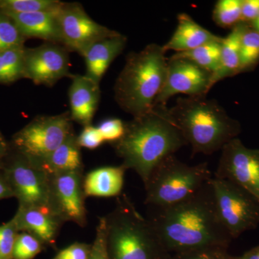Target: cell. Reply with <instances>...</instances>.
<instances>
[{
	"mask_svg": "<svg viewBox=\"0 0 259 259\" xmlns=\"http://www.w3.org/2000/svg\"><path fill=\"white\" fill-rule=\"evenodd\" d=\"M14 197L13 190L10 187L9 182L7 180L4 172L0 168V200L1 199Z\"/></svg>",
	"mask_w": 259,
	"mask_h": 259,
	"instance_id": "8d00e7d4",
	"label": "cell"
},
{
	"mask_svg": "<svg viewBox=\"0 0 259 259\" xmlns=\"http://www.w3.org/2000/svg\"><path fill=\"white\" fill-rule=\"evenodd\" d=\"M45 245L26 232H20L13 248V259H33L45 249Z\"/></svg>",
	"mask_w": 259,
	"mask_h": 259,
	"instance_id": "f1b7e54d",
	"label": "cell"
},
{
	"mask_svg": "<svg viewBox=\"0 0 259 259\" xmlns=\"http://www.w3.org/2000/svg\"><path fill=\"white\" fill-rule=\"evenodd\" d=\"M69 97L71 121L86 127L92 125L100 100V83L86 75H71Z\"/></svg>",
	"mask_w": 259,
	"mask_h": 259,
	"instance_id": "2e32d148",
	"label": "cell"
},
{
	"mask_svg": "<svg viewBox=\"0 0 259 259\" xmlns=\"http://www.w3.org/2000/svg\"><path fill=\"white\" fill-rule=\"evenodd\" d=\"M62 45L47 42L25 49L24 78L36 84L51 87L65 76H70L69 56Z\"/></svg>",
	"mask_w": 259,
	"mask_h": 259,
	"instance_id": "5bb4252c",
	"label": "cell"
},
{
	"mask_svg": "<svg viewBox=\"0 0 259 259\" xmlns=\"http://www.w3.org/2000/svg\"><path fill=\"white\" fill-rule=\"evenodd\" d=\"M90 259H110L107 254L105 218H100Z\"/></svg>",
	"mask_w": 259,
	"mask_h": 259,
	"instance_id": "d6a6232c",
	"label": "cell"
},
{
	"mask_svg": "<svg viewBox=\"0 0 259 259\" xmlns=\"http://www.w3.org/2000/svg\"><path fill=\"white\" fill-rule=\"evenodd\" d=\"M105 218L110 259H170L149 219L125 194L117 197L115 208Z\"/></svg>",
	"mask_w": 259,
	"mask_h": 259,
	"instance_id": "5b68a950",
	"label": "cell"
},
{
	"mask_svg": "<svg viewBox=\"0 0 259 259\" xmlns=\"http://www.w3.org/2000/svg\"><path fill=\"white\" fill-rule=\"evenodd\" d=\"M259 15V0H242L241 23L250 25Z\"/></svg>",
	"mask_w": 259,
	"mask_h": 259,
	"instance_id": "d590c367",
	"label": "cell"
},
{
	"mask_svg": "<svg viewBox=\"0 0 259 259\" xmlns=\"http://www.w3.org/2000/svg\"><path fill=\"white\" fill-rule=\"evenodd\" d=\"M0 168L18 200L19 207H37L54 212L50 176L47 172L15 150L13 154L9 151L0 160Z\"/></svg>",
	"mask_w": 259,
	"mask_h": 259,
	"instance_id": "52a82bcc",
	"label": "cell"
},
{
	"mask_svg": "<svg viewBox=\"0 0 259 259\" xmlns=\"http://www.w3.org/2000/svg\"><path fill=\"white\" fill-rule=\"evenodd\" d=\"M58 9L30 13H4L11 18L25 37H37L47 42L61 44Z\"/></svg>",
	"mask_w": 259,
	"mask_h": 259,
	"instance_id": "ac0fdd59",
	"label": "cell"
},
{
	"mask_svg": "<svg viewBox=\"0 0 259 259\" xmlns=\"http://www.w3.org/2000/svg\"><path fill=\"white\" fill-rule=\"evenodd\" d=\"M212 177L207 162L190 166L171 155L154 168L145 184V204L157 209L180 203L197 193Z\"/></svg>",
	"mask_w": 259,
	"mask_h": 259,
	"instance_id": "8992f818",
	"label": "cell"
},
{
	"mask_svg": "<svg viewBox=\"0 0 259 259\" xmlns=\"http://www.w3.org/2000/svg\"><path fill=\"white\" fill-rule=\"evenodd\" d=\"M77 142L81 148L93 150L100 147L105 141L97 127L90 125L83 127V131L77 136Z\"/></svg>",
	"mask_w": 259,
	"mask_h": 259,
	"instance_id": "e575fe53",
	"label": "cell"
},
{
	"mask_svg": "<svg viewBox=\"0 0 259 259\" xmlns=\"http://www.w3.org/2000/svg\"><path fill=\"white\" fill-rule=\"evenodd\" d=\"M72 129L69 112L38 116L15 134L13 148L31 161H39L59 147Z\"/></svg>",
	"mask_w": 259,
	"mask_h": 259,
	"instance_id": "9c48e42d",
	"label": "cell"
},
{
	"mask_svg": "<svg viewBox=\"0 0 259 259\" xmlns=\"http://www.w3.org/2000/svg\"><path fill=\"white\" fill-rule=\"evenodd\" d=\"M126 44L127 37L120 33L91 44L80 54L86 64L85 75L100 83L112 61L125 49Z\"/></svg>",
	"mask_w": 259,
	"mask_h": 259,
	"instance_id": "e0dca14e",
	"label": "cell"
},
{
	"mask_svg": "<svg viewBox=\"0 0 259 259\" xmlns=\"http://www.w3.org/2000/svg\"><path fill=\"white\" fill-rule=\"evenodd\" d=\"M250 26L259 32V15L258 18L255 19L254 21L250 24Z\"/></svg>",
	"mask_w": 259,
	"mask_h": 259,
	"instance_id": "ab89813d",
	"label": "cell"
},
{
	"mask_svg": "<svg viewBox=\"0 0 259 259\" xmlns=\"http://www.w3.org/2000/svg\"><path fill=\"white\" fill-rule=\"evenodd\" d=\"M25 38L11 18L0 12V52L23 47Z\"/></svg>",
	"mask_w": 259,
	"mask_h": 259,
	"instance_id": "83f0119b",
	"label": "cell"
},
{
	"mask_svg": "<svg viewBox=\"0 0 259 259\" xmlns=\"http://www.w3.org/2000/svg\"><path fill=\"white\" fill-rule=\"evenodd\" d=\"M259 63V32L248 25L240 45V73L253 71Z\"/></svg>",
	"mask_w": 259,
	"mask_h": 259,
	"instance_id": "d4e9b609",
	"label": "cell"
},
{
	"mask_svg": "<svg viewBox=\"0 0 259 259\" xmlns=\"http://www.w3.org/2000/svg\"><path fill=\"white\" fill-rule=\"evenodd\" d=\"M241 256L243 259H259V245L248 250Z\"/></svg>",
	"mask_w": 259,
	"mask_h": 259,
	"instance_id": "f35d334b",
	"label": "cell"
},
{
	"mask_svg": "<svg viewBox=\"0 0 259 259\" xmlns=\"http://www.w3.org/2000/svg\"><path fill=\"white\" fill-rule=\"evenodd\" d=\"M97 127L105 142L113 144L123 136L125 123L120 119L110 118L102 121Z\"/></svg>",
	"mask_w": 259,
	"mask_h": 259,
	"instance_id": "1f68e13d",
	"label": "cell"
},
{
	"mask_svg": "<svg viewBox=\"0 0 259 259\" xmlns=\"http://www.w3.org/2000/svg\"><path fill=\"white\" fill-rule=\"evenodd\" d=\"M228 248L223 247H207L173 253L170 259H231Z\"/></svg>",
	"mask_w": 259,
	"mask_h": 259,
	"instance_id": "f546056e",
	"label": "cell"
},
{
	"mask_svg": "<svg viewBox=\"0 0 259 259\" xmlns=\"http://www.w3.org/2000/svg\"><path fill=\"white\" fill-rule=\"evenodd\" d=\"M49 176L53 212L64 223L72 222L80 227L86 226L83 171L62 172Z\"/></svg>",
	"mask_w": 259,
	"mask_h": 259,
	"instance_id": "4fadbf2b",
	"label": "cell"
},
{
	"mask_svg": "<svg viewBox=\"0 0 259 259\" xmlns=\"http://www.w3.org/2000/svg\"><path fill=\"white\" fill-rule=\"evenodd\" d=\"M248 25V24L240 23L231 29V32L226 37H223L219 66L212 75V87L221 80L241 74L240 45L242 35Z\"/></svg>",
	"mask_w": 259,
	"mask_h": 259,
	"instance_id": "7402d4cb",
	"label": "cell"
},
{
	"mask_svg": "<svg viewBox=\"0 0 259 259\" xmlns=\"http://www.w3.org/2000/svg\"><path fill=\"white\" fill-rule=\"evenodd\" d=\"M25 51L23 47L0 52V83L14 82L24 78Z\"/></svg>",
	"mask_w": 259,
	"mask_h": 259,
	"instance_id": "cb8c5ba5",
	"label": "cell"
},
{
	"mask_svg": "<svg viewBox=\"0 0 259 259\" xmlns=\"http://www.w3.org/2000/svg\"><path fill=\"white\" fill-rule=\"evenodd\" d=\"M19 232H26L37 238L45 247L54 246L64 222L48 209L18 207L13 218Z\"/></svg>",
	"mask_w": 259,
	"mask_h": 259,
	"instance_id": "9a60e30c",
	"label": "cell"
},
{
	"mask_svg": "<svg viewBox=\"0 0 259 259\" xmlns=\"http://www.w3.org/2000/svg\"><path fill=\"white\" fill-rule=\"evenodd\" d=\"M9 151V146H8L6 140L5 139L4 136L0 132V160L4 158Z\"/></svg>",
	"mask_w": 259,
	"mask_h": 259,
	"instance_id": "74e56055",
	"label": "cell"
},
{
	"mask_svg": "<svg viewBox=\"0 0 259 259\" xmlns=\"http://www.w3.org/2000/svg\"><path fill=\"white\" fill-rule=\"evenodd\" d=\"M223 39V37L219 41L209 42L186 52L176 53L171 56L191 61L213 75L219 66Z\"/></svg>",
	"mask_w": 259,
	"mask_h": 259,
	"instance_id": "603a6c76",
	"label": "cell"
},
{
	"mask_svg": "<svg viewBox=\"0 0 259 259\" xmlns=\"http://www.w3.org/2000/svg\"><path fill=\"white\" fill-rule=\"evenodd\" d=\"M212 74L191 61L181 58L167 59L166 81L155 105H166L177 95L187 97L207 96L212 88Z\"/></svg>",
	"mask_w": 259,
	"mask_h": 259,
	"instance_id": "7c38bea8",
	"label": "cell"
},
{
	"mask_svg": "<svg viewBox=\"0 0 259 259\" xmlns=\"http://www.w3.org/2000/svg\"><path fill=\"white\" fill-rule=\"evenodd\" d=\"M0 259H2V258H1V255H0Z\"/></svg>",
	"mask_w": 259,
	"mask_h": 259,
	"instance_id": "b9f144b4",
	"label": "cell"
},
{
	"mask_svg": "<svg viewBox=\"0 0 259 259\" xmlns=\"http://www.w3.org/2000/svg\"><path fill=\"white\" fill-rule=\"evenodd\" d=\"M231 259H243L242 256H232L231 257Z\"/></svg>",
	"mask_w": 259,
	"mask_h": 259,
	"instance_id": "60d3db41",
	"label": "cell"
},
{
	"mask_svg": "<svg viewBox=\"0 0 259 259\" xmlns=\"http://www.w3.org/2000/svg\"><path fill=\"white\" fill-rule=\"evenodd\" d=\"M242 0H219L212 11V20L218 26L233 28L241 23Z\"/></svg>",
	"mask_w": 259,
	"mask_h": 259,
	"instance_id": "484cf974",
	"label": "cell"
},
{
	"mask_svg": "<svg viewBox=\"0 0 259 259\" xmlns=\"http://www.w3.org/2000/svg\"><path fill=\"white\" fill-rule=\"evenodd\" d=\"M216 208L223 226L236 239L259 226V201L231 181L213 176L211 180Z\"/></svg>",
	"mask_w": 259,
	"mask_h": 259,
	"instance_id": "ba28073f",
	"label": "cell"
},
{
	"mask_svg": "<svg viewBox=\"0 0 259 259\" xmlns=\"http://www.w3.org/2000/svg\"><path fill=\"white\" fill-rule=\"evenodd\" d=\"M178 25L170 40L163 45L165 52L175 51L186 52L206 44L222 40L223 37L212 33L208 30L196 23L187 13H180L177 16Z\"/></svg>",
	"mask_w": 259,
	"mask_h": 259,
	"instance_id": "d6986e66",
	"label": "cell"
},
{
	"mask_svg": "<svg viewBox=\"0 0 259 259\" xmlns=\"http://www.w3.org/2000/svg\"><path fill=\"white\" fill-rule=\"evenodd\" d=\"M221 151L214 177L239 185L259 201V149L247 147L236 138Z\"/></svg>",
	"mask_w": 259,
	"mask_h": 259,
	"instance_id": "8fae6325",
	"label": "cell"
},
{
	"mask_svg": "<svg viewBox=\"0 0 259 259\" xmlns=\"http://www.w3.org/2000/svg\"><path fill=\"white\" fill-rule=\"evenodd\" d=\"M125 167L105 166L89 172L83 177V187L88 197H118L122 194Z\"/></svg>",
	"mask_w": 259,
	"mask_h": 259,
	"instance_id": "44dd1931",
	"label": "cell"
},
{
	"mask_svg": "<svg viewBox=\"0 0 259 259\" xmlns=\"http://www.w3.org/2000/svg\"><path fill=\"white\" fill-rule=\"evenodd\" d=\"M91 251L92 244L76 242L59 250L52 259H90Z\"/></svg>",
	"mask_w": 259,
	"mask_h": 259,
	"instance_id": "836d02e7",
	"label": "cell"
},
{
	"mask_svg": "<svg viewBox=\"0 0 259 259\" xmlns=\"http://www.w3.org/2000/svg\"><path fill=\"white\" fill-rule=\"evenodd\" d=\"M57 18L61 45L79 54L93 42L120 34L95 22L79 3H61Z\"/></svg>",
	"mask_w": 259,
	"mask_h": 259,
	"instance_id": "30bf717a",
	"label": "cell"
},
{
	"mask_svg": "<svg viewBox=\"0 0 259 259\" xmlns=\"http://www.w3.org/2000/svg\"><path fill=\"white\" fill-rule=\"evenodd\" d=\"M149 220L171 254L207 247L228 248L233 241L218 215L211 180L183 202L156 209Z\"/></svg>",
	"mask_w": 259,
	"mask_h": 259,
	"instance_id": "6da1fadb",
	"label": "cell"
},
{
	"mask_svg": "<svg viewBox=\"0 0 259 259\" xmlns=\"http://www.w3.org/2000/svg\"><path fill=\"white\" fill-rule=\"evenodd\" d=\"M187 145L166 105H155L126 122L123 136L112 146L122 158V166L134 170L145 185L163 160Z\"/></svg>",
	"mask_w": 259,
	"mask_h": 259,
	"instance_id": "7a4b0ae2",
	"label": "cell"
},
{
	"mask_svg": "<svg viewBox=\"0 0 259 259\" xmlns=\"http://www.w3.org/2000/svg\"><path fill=\"white\" fill-rule=\"evenodd\" d=\"M206 97H179L168 108L171 120L192 147V155L217 152L241 132L240 122L216 100Z\"/></svg>",
	"mask_w": 259,
	"mask_h": 259,
	"instance_id": "3957f363",
	"label": "cell"
},
{
	"mask_svg": "<svg viewBox=\"0 0 259 259\" xmlns=\"http://www.w3.org/2000/svg\"><path fill=\"white\" fill-rule=\"evenodd\" d=\"M165 54L161 46L150 44L126 58L114 91L119 106L133 117L144 115L154 106L166 81Z\"/></svg>",
	"mask_w": 259,
	"mask_h": 259,
	"instance_id": "277c9868",
	"label": "cell"
},
{
	"mask_svg": "<svg viewBox=\"0 0 259 259\" xmlns=\"http://www.w3.org/2000/svg\"><path fill=\"white\" fill-rule=\"evenodd\" d=\"M62 2L58 0H0V12L6 13H30L53 11Z\"/></svg>",
	"mask_w": 259,
	"mask_h": 259,
	"instance_id": "4316f807",
	"label": "cell"
},
{
	"mask_svg": "<svg viewBox=\"0 0 259 259\" xmlns=\"http://www.w3.org/2000/svg\"><path fill=\"white\" fill-rule=\"evenodd\" d=\"M19 233L13 219L0 226V255L2 259H13V248Z\"/></svg>",
	"mask_w": 259,
	"mask_h": 259,
	"instance_id": "4dcf8cb0",
	"label": "cell"
},
{
	"mask_svg": "<svg viewBox=\"0 0 259 259\" xmlns=\"http://www.w3.org/2000/svg\"><path fill=\"white\" fill-rule=\"evenodd\" d=\"M34 163L48 175L83 171L81 147L78 144L77 136L75 134L74 129L70 132L64 142L49 156Z\"/></svg>",
	"mask_w": 259,
	"mask_h": 259,
	"instance_id": "ffe728a7",
	"label": "cell"
}]
</instances>
